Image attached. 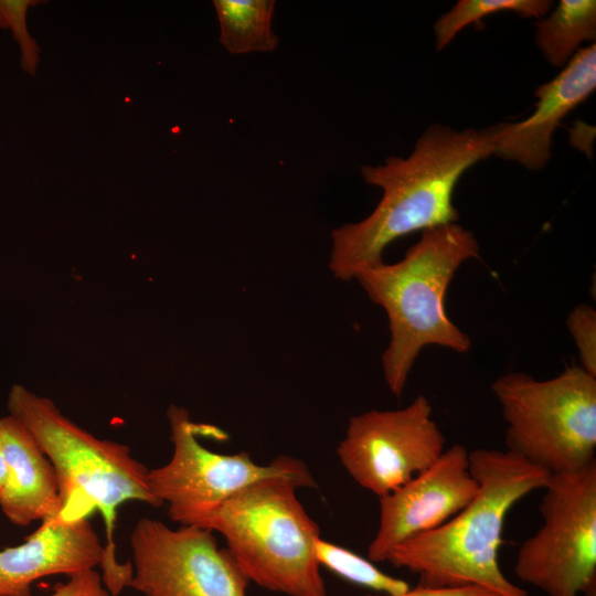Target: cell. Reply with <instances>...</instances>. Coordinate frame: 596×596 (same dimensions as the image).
Listing matches in <instances>:
<instances>
[{
	"mask_svg": "<svg viewBox=\"0 0 596 596\" xmlns=\"http://www.w3.org/2000/svg\"><path fill=\"white\" fill-rule=\"evenodd\" d=\"M496 127L456 130L429 126L407 158L390 156L380 166H362L364 181L383 191L373 212L332 231L329 268L343 281L383 263L395 240L416 231L457 223L454 191L466 170L494 152Z\"/></svg>",
	"mask_w": 596,
	"mask_h": 596,
	"instance_id": "obj_1",
	"label": "cell"
},
{
	"mask_svg": "<svg viewBox=\"0 0 596 596\" xmlns=\"http://www.w3.org/2000/svg\"><path fill=\"white\" fill-rule=\"evenodd\" d=\"M478 483L473 499L443 525L395 546L386 561L432 588L480 586L500 596H530L499 565L507 514L522 498L544 489L551 473L511 451H469Z\"/></svg>",
	"mask_w": 596,
	"mask_h": 596,
	"instance_id": "obj_2",
	"label": "cell"
},
{
	"mask_svg": "<svg viewBox=\"0 0 596 596\" xmlns=\"http://www.w3.org/2000/svg\"><path fill=\"white\" fill-rule=\"evenodd\" d=\"M9 414L33 435L56 473L62 514L86 518L97 510L105 523L102 579L111 596L128 587L132 565L115 556L114 530L118 508L128 501L161 507L150 491L149 469L121 443L102 439L63 415L54 402L14 384L8 395Z\"/></svg>",
	"mask_w": 596,
	"mask_h": 596,
	"instance_id": "obj_3",
	"label": "cell"
},
{
	"mask_svg": "<svg viewBox=\"0 0 596 596\" xmlns=\"http://www.w3.org/2000/svg\"><path fill=\"white\" fill-rule=\"evenodd\" d=\"M478 256L473 233L450 223L423 231L400 262H383L356 275L368 297L389 319L391 338L382 366L396 397H401L424 347L435 344L458 353L470 350L469 336L447 316L445 297L462 263Z\"/></svg>",
	"mask_w": 596,
	"mask_h": 596,
	"instance_id": "obj_4",
	"label": "cell"
},
{
	"mask_svg": "<svg viewBox=\"0 0 596 596\" xmlns=\"http://www.w3.org/2000/svg\"><path fill=\"white\" fill-rule=\"evenodd\" d=\"M292 477L258 480L225 500L199 528L220 533L249 581L287 596H328L315 542L320 528L296 490Z\"/></svg>",
	"mask_w": 596,
	"mask_h": 596,
	"instance_id": "obj_5",
	"label": "cell"
},
{
	"mask_svg": "<svg viewBox=\"0 0 596 596\" xmlns=\"http://www.w3.org/2000/svg\"><path fill=\"white\" fill-rule=\"evenodd\" d=\"M491 390L507 424L508 451L551 475L596 461V377L581 366L549 380L507 373Z\"/></svg>",
	"mask_w": 596,
	"mask_h": 596,
	"instance_id": "obj_6",
	"label": "cell"
},
{
	"mask_svg": "<svg viewBox=\"0 0 596 596\" xmlns=\"http://www.w3.org/2000/svg\"><path fill=\"white\" fill-rule=\"evenodd\" d=\"M172 456L163 466L149 469L148 482L160 505H168L171 521L200 526L225 500L243 488L265 478L292 477L307 488H316L312 473L300 459L278 456L268 465H258L246 451L214 453L199 436L226 439L216 426L198 424L183 406L171 404L167 411Z\"/></svg>",
	"mask_w": 596,
	"mask_h": 596,
	"instance_id": "obj_7",
	"label": "cell"
},
{
	"mask_svg": "<svg viewBox=\"0 0 596 596\" xmlns=\"http://www.w3.org/2000/svg\"><path fill=\"white\" fill-rule=\"evenodd\" d=\"M544 490L543 525L521 544L515 575L547 596H596V461L551 475Z\"/></svg>",
	"mask_w": 596,
	"mask_h": 596,
	"instance_id": "obj_8",
	"label": "cell"
},
{
	"mask_svg": "<svg viewBox=\"0 0 596 596\" xmlns=\"http://www.w3.org/2000/svg\"><path fill=\"white\" fill-rule=\"evenodd\" d=\"M132 577L143 596H247L249 581L214 532L141 518L130 534Z\"/></svg>",
	"mask_w": 596,
	"mask_h": 596,
	"instance_id": "obj_9",
	"label": "cell"
},
{
	"mask_svg": "<svg viewBox=\"0 0 596 596\" xmlns=\"http://www.w3.org/2000/svg\"><path fill=\"white\" fill-rule=\"evenodd\" d=\"M432 412L427 397L418 395L401 409L352 416L337 448L341 465L360 487L379 498L392 492L445 451L446 439Z\"/></svg>",
	"mask_w": 596,
	"mask_h": 596,
	"instance_id": "obj_10",
	"label": "cell"
},
{
	"mask_svg": "<svg viewBox=\"0 0 596 596\" xmlns=\"http://www.w3.org/2000/svg\"><path fill=\"white\" fill-rule=\"evenodd\" d=\"M469 450L455 444L426 470L380 497V521L368 547L372 562H384L401 543L443 525L475 497Z\"/></svg>",
	"mask_w": 596,
	"mask_h": 596,
	"instance_id": "obj_11",
	"label": "cell"
},
{
	"mask_svg": "<svg viewBox=\"0 0 596 596\" xmlns=\"http://www.w3.org/2000/svg\"><path fill=\"white\" fill-rule=\"evenodd\" d=\"M596 88V45L579 49L564 68L539 86L533 113L526 119L494 125V152L531 170L551 158L552 137L562 119Z\"/></svg>",
	"mask_w": 596,
	"mask_h": 596,
	"instance_id": "obj_12",
	"label": "cell"
},
{
	"mask_svg": "<svg viewBox=\"0 0 596 596\" xmlns=\"http://www.w3.org/2000/svg\"><path fill=\"white\" fill-rule=\"evenodd\" d=\"M104 555L105 546L86 518L45 519L22 544L0 551V596H33L36 579L94 570Z\"/></svg>",
	"mask_w": 596,
	"mask_h": 596,
	"instance_id": "obj_13",
	"label": "cell"
},
{
	"mask_svg": "<svg viewBox=\"0 0 596 596\" xmlns=\"http://www.w3.org/2000/svg\"><path fill=\"white\" fill-rule=\"evenodd\" d=\"M7 479L0 508L13 524L26 526L62 512L53 465L28 428L10 414L0 418Z\"/></svg>",
	"mask_w": 596,
	"mask_h": 596,
	"instance_id": "obj_14",
	"label": "cell"
},
{
	"mask_svg": "<svg viewBox=\"0 0 596 596\" xmlns=\"http://www.w3.org/2000/svg\"><path fill=\"white\" fill-rule=\"evenodd\" d=\"M219 41L231 54L273 52L278 38L273 31L274 0H214Z\"/></svg>",
	"mask_w": 596,
	"mask_h": 596,
	"instance_id": "obj_15",
	"label": "cell"
},
{
	"mask_svg": "<svg viewBox=\"0 0 596 596\" xmlns=\"http://www.w3.org/2000/svg\"><path fill=\"white\" fill-rule=\"evenodd\" d=\"M596 39V1L561 0L556 9L536 23L535 43L546 61L565 66L584 41Z\"/></svg>",
	"mask_w": 596,
	"mask_h": 596,
	"instance_id": "obj_16",
	"label": "cell"
},
{
	"mask_svg": "<svg viewBox=\"0 0 596 596\" xmlns=\"http://www.w3.org/2000/svg\"><path fill=\"white\" fill-rule=\"evenodd\" d=\"M315 555L320 566H324L349 583L382 592L385 595L403 594L411 588L407 582L386 574L369 558L326 541L321 536L315 542Z\"/></svg>",
	"mask_w": 596,
	"mask_h": 596,
	"instance_id": "obj_17",
	"label": "cell"
},
{
	"mask_svg": "<svg viewBox=\"0 0 596 596\" xmlns=\"http://www.w3.org/2000/svg\"><path fill=\"white\" fill-rule=\"evenodd\" d=\"M549 0H460L434 24L436 49L443 50L465 26L500 12L542 18L552 7Z\"/></svg>",
	"mask_w": 596,
	"mask_h": 596,
	"instance_id": "obj_18",
	"label": "cell"
},
{
	"mask_svg": "<svg viewBox=\"0 0 596 596\" xmlns=\"http://www.w3.org/2000/svg\"><path fill=\"white\" fill-rule=\"evenodd\" d=\"M46 1L0 0V29L10 30L20 51V66L24 73L35 76L40 64L41 49L30 34L26 23L29 9Z\"/></svg>",
	"mask_w": 596,
	"mask_h": 596,
	"instance_id": "obj_19",
	"label": "cell"
},
{
	"mask_svg": "<svg viewBox=\"0 0 596 596\" xmlns=\"http://www.w3.org/2000/svg\"><path fill=\"white\" fill-rule=\"evenodd\" d=\"M567 328L578 350L581 368L596 377V311L589 305H578L568 315Z\"/></svg>",
	"mask_w": 596,
	"mask_h": 596,
	"instance_id": "obj_20",
	"label": "cell"
},
{
	"mask_svg": "<svg viewBox=\"0 0 596 596\" xmlns=\"http://www.w3.org/2000/svg\"><path fill=\"white\" fill-rule=\"evenodd\" d=\"M50 596H111L102 576L95 570L83 571L68 576L66 583L54 587Z\"/></svg>",
	"mask_w": 596,
	"mask_h": 596,
	"instance_id": "obj_21",
	"label": "cell"
},
{
	"mask_svg": "<svg viewBox=\"0 0 596 596\" xmlns=\"http://www.w3.org/2000/svg\"><path fill=\"white\" fill-rule=\"evenodd\" d=\"M384 596H500L499 594L480 586H464L449 588H432L417 585L398 595Z\"/></svg>",
	"mask_w": 596,
	"mask_h": 596,
	"instance_id": "obj_22",
	"label": "cell"
},
{
	"mask_svg": "<svg viewBox=\"0 0 596 596\" xmlns=\"http://www.w3.org/2000/svg\"><path fill=\"white\" fill-rule=\"evenodd\" d=\"M6 479H7V464H6L3 449L0 443V493L4 487Z\"/></svg>",
	"mask_w": 596,
	"mask_h": 596,
	"instance_id": "obj_23",
	"label": "cell"
}]
</instances>
